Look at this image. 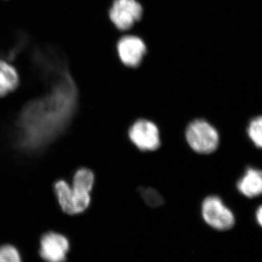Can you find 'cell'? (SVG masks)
<instances>
[{
  "label": "cell",
  "instance_id": "obj_1",
  "mask_svg": "<svg viewBox=\"0 0 262 262\" xmlns=\"http://www.w3.org/2000/svg\"><path fill=\"white\" fill-rule=\"evenodd\" d=\"M44 77L49 91L27 103L15 123V141L27 152L40 151L63 134L77 110V88L66 67Z\"/></svg>",
  "mask_w": 262,
  "mask_h": 262
},
{
  "label": "cell",
  "instance_id": "obj_2",
  "mask_svg": "<svg viewBox=\"0 0 262 262\" xmlns=\"http://www.w3.org/2000/svg\"><path fill=\"white\" fill-rule=\"evenodd\" d=\"M188 144L200 154L213 152L220 144L216 129L204 120H196L188 125L186 131Z\"/></svg>",
  "mask_w": 262,
  "mask_h": 262
},
{
  "label": "cell",
  "instance_id": "obj_3",
  "mask_svg": "<svg viewBox=\"0 0 262 262\" xmlns=\"http://www.w3.org/2000/svg\"><path fill=\"white\" fill-rule=\"evenodd\" d=\"M203 220L212 228L226 231L233 227L235 219L232 211L217 196L206 198L202 204Z\"/></svg>",
  "mask_w": 262,
  "mask_h": 262
},
{
  "label": "cell",
  "instance_id": "obj_4",
  "mask_svg": "<svg viewBox=\"0 0 262 262\" xmlns=\"http://www.w3.org/2000/svg\"><path fill=\"white\" fill-rule=\"evenodd\" d=\"M70 248L66 236L51 231L41 236L37 253L44 262H67Z\"/></svg>",
  "mask_w": 262,
  "mask_h": 262
},
{
  "label": "cell",
  "instance_id": "obj_5",
  "mask_svg": "<svg viewBox=\"0 0 262 262\" xmlns=\"http://www.w3.org/2000/svg\"><path fill=\"white\" fill-rule=\"evenodd\" d=\"M143 8L136 0H115L110 10V18L119 30L126 31L140 20Z\"/></svg>",
  "mask_w": 262,
  "mask_h": 262
},
{
  "label": "cell",
  "instance_id": "obj_6",
  "mask_svg": "<svg viewBox=\"0 0 262 262\" xmlns=\"http://www.w3.org/2000/svg\"><path fill=\"white\" fill-rule=\"evenodd\" d=\"M128 134L130 141L141 151H155L160 146L159 129L149 120H139L134 122Z\"/></svg>",
  "mask_w": 262,
  "mask_h": 262
},
{
  "label": "cell",
  "instance_id": "obj_7",
  "mask_svg": "<svg viewBox=\"0 0 262 262\" xmlns=\"http://www.w3.org/2000/svg\"><path fill=\"white\" fill-rule=\"evenodd\" d=\"M56 194L61 209L69 215L80 214L91 203L90 193L76 190L67 184L60 186Z\"/></svg>",
  "mask_w": 262,
  "mask_h": 262
},
{
  "label": "cell",
  "instance_id": "obj_8",
  "mask_svg": "<svg viewBox=\"0 0 262 262\" xmlns=\"http://www.w3.org/2000/svg\"><path fill=\"white\" fill-rule=\"evenodd\" d=\"M117 49L122 63L131 68L139 67L146 53L145 43L140 37L134 35L122 37L117 43Z\"/></svg>",
  "mask_w": 262,
  "mask_h": 262
},
{
  "label": "cell",
  "instance_id": "obj_9",
  "mask_svg": "<svg viewBox=\"0 0 262 262\" xmlns=\"http://www.w3.org/2000/svg\"><path fill=\"white\" fill-rule=\"evenodd\" d=\"M241 194L248 198H256L262 194V170L249 168L246 170L237 184Z\"/></svg>",
  "mask_w": 262,
  "mask_h": 262
},
{
  "label": "cell",
  "instance_id": "obj_10",
  "mask_svg": "<svg viewBox=\"0 0 262 262\" xmlns=\"http://www.w3.org/2000/svg\"><path fill=\"white\" fill-rule=\"evenodd\" d=\"M18 83L16 70L11 65L0 60V97L14 91Z\"/></svg>",
  "mask_w": 262,
  "mask_h": 262
},
{
  "label": "cell",
  "instance_id": "obj_11",
  "mask_svg": "<svg viewBox=\"0 0 262 262\" xmlns=\"http://www.w3.org/2000/svg\"><path fill=\"white\" fill-rule=\"evenodd\" d=\"M94 184V174L87 168L79 169L74 176L72 188L81 192H91Z\"/></svg>",
  "mask_w": 262,
  "mask_h": 262
},
{
  "label": "cell",
  "instance_id": "obj_12",
  "mask_svg": "<svg viewBox=\"0 0 262 262\" xmlns=\"http://www.w3.org/2000/svg\"><path fill=\"white\" fill-rule=\"evenodd\" d=\"M247 132L254 145L262 149V116L254 117L251 120Z\"/></svg>",
  "mask_w": 262,
  "mask_h": 262
},
{
  "label": "cell",
  "instance_id": "obj_13",
  "mask_svg": "<svg viewBox=\"0 0 262 262\" xmlns=\"http://www.w3.org/2000/svg\"><path fill=\"white\" fill-rule=\"evenodd\" d=\"M139 192L141 198L148 206L152 208L163 206V196L156 189L151 187H141Z\"/></svg>",
  "mask_w": 262,
  "mask_h": 262
},
{
  "label": "cell",
  "instance_id": "obj_14",
  "mask_svg": "<svg viewBox=\"0 0 262 262\" xmlns=\"http://www.w3.org/2000/svg\"><path fill=\"white\" fill-rule=\"evenodd\" d=\"M0 262H23V259L13 245L3 244L0 246Z\"/></svg>",
  "mask_w": 262,
  "mask_h": 262
},
{
  "label": "cell",
  "instance_id": "obj_15",
  "mask_svg": "<svg viewBox=\"0 0 262 262\" xmlns=\"http://www.w3.org/2000/svg\"><path fill=\"white\" fill-rule=\"evenodd\" d=\"M256 218L258 225L262 227V206L258 207L256 213Z\"/></svg>",
  "mask_w": 262,
  "mask_h": 262
}]
</instances>
